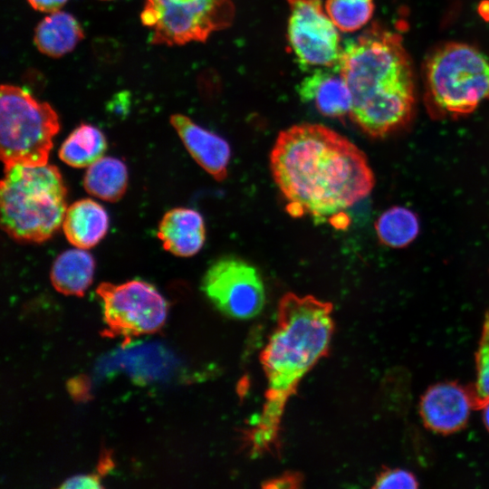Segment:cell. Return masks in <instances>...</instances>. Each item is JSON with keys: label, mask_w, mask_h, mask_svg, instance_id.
<instances>
[{"label": "cell", "mask_w": 489, "mask_h": 489, "mask_svg": "<svg viewBox=\"0 0 489 489\" xmlns=\"http://www.w3.org/2000/svg\"><path fill=\"white\" fill-rule=\"evenodd\" d=\"M95 263L85 249H70L53 262L51 282L59 292L82 296L92 282Z\"/></svg>", "instance_id": "cell-17"}, {"label": "cell", "mask_w": 489, "mask_h": 489, "mask_svg": "<svg viewBox=\"0 0 489 489\" xmlns=\"http://www.w3.org/2000/svg\"><path fill=\"white\" fill-rule=\"evenodd\" d=\"M375 488H410L418 487L417 477L409 471L394 468L383 471L376 479Z\"/></svg>", "instance_id": "cell-23"}, {"label": "cell", "mask_w": 489, "mask_h": 489, "mask_svg": "<svg viewBox=\"0 0 489 489\" xmlns=\"http://www.w3.org/2000/svg\"><path fill=\"white\" fill-rule=\"evenodd\" d=\"M96 292L101 300L103 321L111 336L135 337L153 333L165 323L168 303L147 282L101 283Z\"/></svg>", "instance_id": "cell-8"}, {"label": "cell", "mask_w": 489, "mask_h": 489, "mask_svg": "<svg viewBox=\"0 0 489 489\" xmlns=\"http://www.w3.org/2000/svg\"><path fill=\"white\" fill-rule=\"evenodd\" d=\"M270 168L291 216H309L340 227L349 222L344 211L366 197L375 184L362 150L321 124L302 123L281 131Z\"/></svg>", "instance_id": "cell-1"}, {"label": "cell", "mask_w": 489, "mask_h": 489, "mask_svg": "<svg viewBox=\"0 0 489 489\" xmlns=\"http://www.w3.org/2000/svg\"><path fill=\"white\" fill-rule=\"evenodd\" d=\"M232 0H145L141 21L153 44L182 45L205 42L232 24Z\"/></svg>", "instance_id": "cell-7"}, {"label": "cell", "mask_w": 489, "mask_h": 489, "mask_svg": "<svg viewBox=\"0 0 489 489\" xmlns=\"http://www.w3.org/2000/svg\"><path fill=\"white\" fill-rule=\"evenodd\" d=\"M423 77L426 105L436 118L465 116L489 99V60L467 43L450 42L434 49Z\"/></svg>", "instance_id": "cell-5"}, {"label": "cell", "mask_w": 489, "mask_h": 489, "mask_svg": "<svg viewBox=\"0 0 489 489\" xmlns=\"http://www.w3.org/2000/svg\"><path fill=\"white\" fill-rule=\"evenodd\" d=\"M375 229L380 243L392 248H403L417 236L419 221L410 209L392 206L379 216Z\"/></svg>", "instance_id": "cell-20"}, {"label": "cell", "mask_w": 489, "mask_h": 489, "mask_svg": "<svg viewBox=\"0 0 489 489\" xmlns=\"http://www.w3.org/2000/svg\"><path fill=\"white\" fill-rule=\"evenodd\" d=\"M82 38L83 31L76 18L56 11L38 24L34 42L42 53L58 58L72 52Z\"/></svg>", "instance_id": "cell-16"}, {"label": "cell", "mask_w": 489, "mask_h": 489, "mask_svg": "<svg viewBox=\"0 0 489 489\" xmlns=\"http://www.w3.org/2000/svg\"><path fill=\"white\" fill-rule=\"evenodd\" d=\"M170 123L196 162L216 180L225 179L231 158L227 141L182 114L172 115Z\"/></svg>", "instance_id": "cell-12"}, {"label": "cell", "mask_w": 489, "mask_h": 489, "mask_svg": "<svg viewBox=\"0 0 489 489\" xmlns=\"http://www.w3.org/2000/svg\"><path fill=\"white\" fill-rule=\"evenodd\" d=\"M476 379L472 388L476 399V409L489 399V312L485 313L478 348L475 353Z\"/></svg>", "instance_id": "cell-22"}, {"label": "cell", "mask_w": 489, "mask_h": 489, "mask_svg": "<svg viewBox=\"0 0 489 489\" xmlns=\"http://www.w3.org/2000/svg\"><path fill=\"white\" fill-rule=\"evenodd\" d=\"M297 92L305 102H312L324 116L341 118L350 113V91L339 69L314 70L298 85Z\"/></svg>", "instance_id": "cell-13"}, {"label": "cell", "mask_w": 489, "mask_h": 489, "mask_svg": "<svg viewBox=\"0 0 489 489\" xmlns=\"http://www.w3.org/2000/svg\"><path fill=\"white\" fill-rule=\"evenodd\" d=\"M420 416L430 430L448 435L461 430L476 409L471 386L445 381L429 387L420 399Z\"/></svg>", "instance_id": "cell-11"}, {"label": "cell", "mask_w": 489, "mask_h": 489, "mask_svg": "<svg viewBox=\"0 0 489 489\" xmlns=\"http://www.w3.org/2000/svg\"><path fill=\"white\" fill-rule=\"evenodd\" d=\"M339 72L351 93V120L384 138L406 127L416 105L414 73L397 33L372 25L342 46Z\"/></svg>", "instance_id": "cell-2"}, {"label": "cell", "mask_w": 489, "mask_h": 489, "mask_svg": "<svg viewBox=\"0 0 489 489\" xmlns=\"http://www.w3.org/2000/svg\"><path fill=\"white\" fill-rule=\"evenodd\" d=\"M61 488H101L100 477L94 474L81 475L66 479Z\"/></svg>", "instance_id": "cell-24"}, {"label": "cell", "mask_w": 489, "mask_h": 489, "mask_svg": "<svg viewBox=\"0 0 489 489\" xmlns=\"http://www.w3.org/2000/svg\"><path fill=\"white\" fill-rule=\"evenodd\" d=\"M373 0H326L325 10L339 31L352 33L363 27L374 13Z\"/></svg>", "instance_id": "cell-21"}, {"label": "cell", "mask_w": 489, "mask_h": 489, "mask_svg": "<svg viewBox=\"0 0 489 489\" xmlns=\"http://www.w3.org/2000/svg\"><path fill=\"white\" fill-rule=\"evenodd\" d=\"M288 42L302 68L339 69L342 53L339 29L321 0H287Z\"/></svg>", "instance_id": "cell-10"}, {"label": "cell", "mask_w": 489, "mask_h": 489, "mask_svg": "<svg viewBox=\"0 0 489 489\" xmlns=\"http://www.w3.org/2000/svg\"><path fill=\"white\" fill-rule=\"evenodd\" d=\"M30 5L40 12L53 13L60 9L68 0H27Z\"/></svg>", "instance_id": "cell-25"}, {"label": "cell", "mask_w": 489, "mask_h": 489, "mask_svg": "<svg viewBox=\"0 0 489 489\" xmlns=\"http://www.w3.org/2000/svg\"><path fill=\"white\" fill-rule=\"evenodd\" d=\"M128 185L125 164L115 158L102 157L88 167L83 186L91 196L116 202L124 195Z\"/></svg>", "instance_id": "cell-18"}, {"label": "cell", "mask_w": 489, "mask_h": 489, "mask_svg": "<svg viewBox=\"0 0 489 489\" xmlns=\"http://www.w3.org/2000/svg\"><path fill=\"white\" fill-rule=\"evenodd\" d=\"M331 304L313 296L287 293L278 323L262 354L268 386L266 401L251 431L254 453L276 438L284 405L302 377L326 352L333 329Z\"/></svg>", "instance_id": "cell-3"}, {"label": "cell", "mask_w": 489, "mask_h": 489, "mask_svg": "<svg viewBox=\"0 0 489 489\" xmlns=\"http://www.w3.org/2000/svg\"><path fill=\"white\" fill-rule=\"evenodd\" d=\"M0 185L1 225L20 242L41 243L62 225L67 189L53 165L5 168Z\"/></svg>", "instance_id": "cell-4"}, {"label": "cell", "mask_w": 489, "mask_h": 489, "mask_svg": "<svg viewBox=\"0 0 489 489\" xmlns=\"http://www.w3.org/2000/svg\"><path fill=\"white\" fill-rule=\"evenodd\" d=\"M106 149V139L98 128L81 124L62 144L59 157L71 167L85 168L102 158Z\"/></svg>", "instance_id": "cell-19"}, {"label": "cell", "mask_w": 489, "mask_h": 489, "mask_svg": "<svg viewBox=\"0 0 489 489\" xmlns=\"http://www.w3.org/2000/svg\"><path fill=\"white\" fill-rule=\"evenodd\" d=\"M158 236L163 247L177 256L188 257L198 253L206 239L202 216L196 210L176 207L162 217Z\"/></svg>", "instance_id": "cell-14"}, {"label": "cell", "mask_w": 489, "mask_h": 489, "mask_svg": "<svg viewBox=\"0 0 489 489\" xmlns=\"http://www.w3.org/2000/svg\"><path fill=\"white\" fill-rule=\"evenodd\" d=\"M62 225L67 240L72 245L89 249L105 236L109 228V216L99 203L84 198L66 209Z\"/></svg>", "instance_id": "cell-15"}, {"label": "cell", "mask_w": 489, "mask_h": 489, "mask_svg": "<svg viewBox=\"0 0 489 489\" xmlns=\"http://www.w3.org/2000/svg\"><path fill=\"white\" fill-rule=\"evenodd\" d=\"M482 411L484 424L489 431V399L484 401L478 408Z\"/></svg>", "instance_id": "cell-26"}, {"label": "cell", "mask_w": 489, "mask_h": 489, "mask_svg": "<svg viewBox=\"0 0 489 489\" xmlns=\"http://www.w3.org/2000/svg\"><path fill=\"white\" fill-rule=\"evenodd\" d=\"M479 13L484 19H489V1H484L479 5Z\"/></svg>", "instance_id": "cell-27"}, {"label": "cell", "mask_w": 489, "mask_h": 489, "mask_svg": "<svg viewBox=\"0 0 489 489\" xmlns=\"http://www.w3.org/2000/svg\"><path fill=\"white\" fill-rule=\"evenodd\" d=\"M202 291L223 314L248 320L265 303V289L258 270L246 261L225 256L214 262L202 280Z\"/></svg>", "instance_id": "cell-9"}, {"label": "cell", "mask_w": 489, "mask_h": 489, "mask_svg": "<svg viewBox=\"0 0 489 489\" xmlns=\"http://www.w3.org/2000/svg\"><path fill=\"white\" fill-rule=\"evenodd\" d=\"M59 129L58 115L50 104L38 101L21 87L2 84L0 152L5 168L47 164Z\"/></svg>", "instance_id": "cell-6"}]
</instances>
